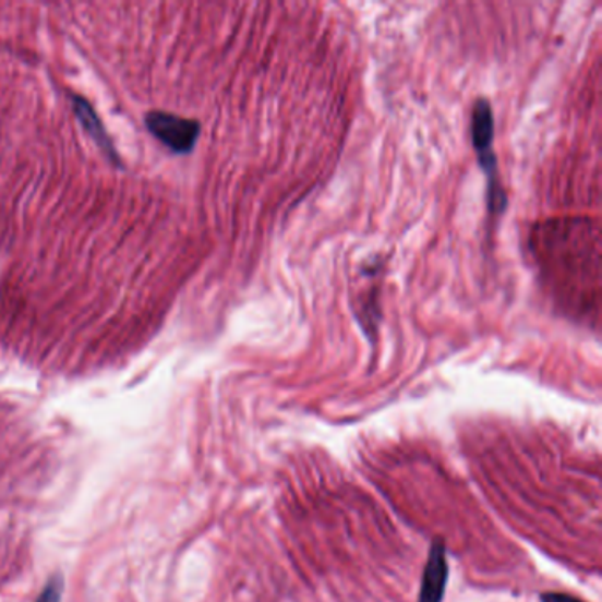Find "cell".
I'll list each match as a JSON object with an SVG mask.
<instances>
[{
  "instance_id": "obj_1",
  "label": "cell",
  "mask_w": 602,
  "mask_h": 602,
  "mask_svg": "<svg viewBox=\"0 0 602 602\" xmlns=\"http://www.w3.org/2000/svg\"><path fill=\"white\" fill-rule=\"evenodd\" d=\"M493 139H495V121H493L492 105L486 99H479L473 107L472 113V142L478 150L479 162L484 168L487 176V200H490V209L498 214L505 209L507 198L504 190L496 179V158L493 153Z\"/></svg>"
},
{
  "instance_id": "obj_5",
  "label": "cell",
  "mask_w": 602,
  "mask_h": 602,
  "mask_svg": "<svg viewBox=\"0 0 602 602\" xmlns=\"http://www.w3.org/2000/svg\"><path fill=\"white\" fill-rule=\"evenodd\" d=\"M62 578L56 576V578L48 581L47 587L39 593L36 602H61L62 599Z\"/></svg>"
},
{
  "instance_id": "obj_2",
  "label": "cell",
  "mask_w": 602,
  "mask_h": 602,
  "mask_svg": "<svg viewBox=\"0 0 602 602\" xmlns=\"http://www.w3.org/2000/svg\"><path fill=\"white\" fill-rule=\"evenodd\" d=\"M145 125L162 145L172 148L173 153H190L200 136L198 122L167 111H148Z\"/></svg>"
},
{
  "instance_id": "obj_3",
  "label": "cell",
  "mask_w": 602,
  "mask_h": 602,
  "mask_svg": "<svg viewBox=\"0 0 602 602\" xmlns=\"http://www.w3.org/2000/svg\"><path fill=\"white\" fill-rule=\"evenodd\" d=\"M447 558H445L444 542L435 541L428 556L426 569L422 576L421 595L419 602L444 601L445 585H447Z\"/></svg>"
},
{
  "instance_id": "obj_6",
  "label": "cell",
  "mask_w": 602,
  "mask_h": 602,
  "mask_svg": "<svg viewBox=\"0 0 602 602\" xmlns=\"http://www.w3.org/2000/svg\"><path fill=\"white\" fill-rule=\"evenodd\" d=\"M541 601L542 602H583V601H579V599L573 598V595H567V593H558V592L542 593Z\"/></svg>"
},
{
  "instance_id": "obj_4",
  "label": "cell",
  "mask_w": 602,
  "mask_h": 602,
  "mask_svg": "<svg viewBox=\"0 0 602 602\" xmlns=\"http://www.w3.org/2000/svg\"><path fill=\"white\" fill-rule=\"evenodd\" d=\"M73 105L74 110L79 113L80 121L84 122L85 130L93 135V139L107 150L108 156L116 161V148L111 145L107 131L103 128L101 121H99L98 116H96V111L93 110V107H91L85 99L79 98V96L73 99Z\"/></svg>"
}]
</instances>
